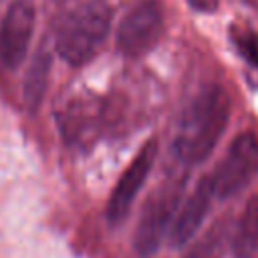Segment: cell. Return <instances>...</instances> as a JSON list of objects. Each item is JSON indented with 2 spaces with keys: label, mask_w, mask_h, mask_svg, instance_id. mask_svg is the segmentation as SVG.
Segmentation results:
<instances>
[{
  "label": "cell",
  "mask_w": 258,
  "mask_h": 258,
  "mask_svg": "<svg viewBox=\"0 0 258 258\" xmlns=\"http://www.w3.org/2000/svg\"><path fill=\"white\" fill-rule=\"evenodd\" d=\"M234 226L228 216L216 220L202 236H198L181 258H224L228 244L232 242Z\"/></svg>",
  "instance_id": "9c48e42d"
},
{
  "label": "cell",
  "mask_w": 258,
  "mask_h": 258,
  "mask_svg": "<svg viewBox=\"0 0 258 258\" xmlns=\"http://www.w3.org/2000/svg\"><path fill=\"white\" fill-rule=\"evenodd\" d=\"M230 38L240 52V56L258 71V32L252 30L248 24H232L230 26Z\"/></svg>",
  "instance_id": "7c38bea8"
},
{
  "label": "cell",
  "mask_w": 258,
  "mask_h": 258,
  "mask_svg": "<svg viewBox=\"0 0 258 258\" xmlns=\"http://www.w3.org/2000/svg\"><path fill=\"white\" fill-rule=\"evenodd\" d=\"M113 10L107 0H87L73 8L58 24L54 48L71 67L87 64L109 36Z\"/></svg>",
  "instance_id": "7a4b0ae2"
},
{
  "label": "cell",
  "mask_w": 258,
  "mask_h": 258,
  "mask_svg": "<svg viewBox=\"0 0 258 258\" xmlns=\"http://www.w3.org/2000/svg\"><path fill=\"white\" fill-rule=\"evenodd\" d=\"M232 250L236 258H252L258 254V194H254L242 210L232 234Z\"/></svg>",
  "instance_id": "30bf717a"
},
{
  "label": "cell",
  "mask_w": 258,
  "mask_h": 258,
  "mask_svg": "<svg viewBox=\"0 0 258 258\" xmlns=\"http://www.w3.org/2000/svg\"><path fill=\"white\" fill-rule=\"evenodd\" d=\"M155 159H157V141L149 139L135 153V157L125 167V171L121 173V177L117 179V183H115V187H113V191L109 196L107 220L111 224H121L127 218L137 194L141 191L145 179L149 177V173L153 169Z\"/></svg>",
  "instance_id": "8992f818"
},
{
  "label": "cell",
  "mask_w": 258,
  "mask_h": 258,
  "mask_svg": "<svg viewBox=\"0 0 258 258\" xmlns=\"http://www.w3.org/2000/svg\"><path fill=\"white\" fill-rule=\"evenodd\" d=\"M214 187H212V179L210 173L204 175L198 185L194 187V191L181 202V206L177 208L171 226H169V244L171 246H183L187 244L200 230L202 222L206 220V214L210 210V204L214 200Z\"/></svg>",
  "instance_id": "ba28073f"
},
{
  "label": "cell",
  "mask_w": 258,
  "mask_h": 258,
  "mask_svg": "<svg viewBox=\"0 0 258 258\" xmlns=\"http://www.w3.org/2000/svg\"><path fill=\"white\" fill-rule=\"evenodd\" d=\"M48 73H50V54H48V50L40 48L34 54V58L24 75V85H22V99L30 111H36L42 103V97H44L46 85H48Z\"/></svg>",
  "instance_id": "8fae6325"
},
{
  "label": "cell",
  "mask_w": 258,
  "mask_h": 258,
  "mask_svg": "<svg viewBox=\"0 0 258 258\" xmlns=\"http://www.w3.org/2000/svg\"><path fill=\"white\" fill-rule=\"evenodd\" d=\"M230 95L220 85H210L196 93L179 117L173 139V151L179 161L196 165L210 157L230 121Z\"/></svg>",
  "instance_id": "6da1fadb"
},
{
  "label": "cell",
  "mask_w": 258,
  "mask_h": 258,
  "mask_svg": "<svg viewBox=\"0 0 258 258\" xmlns=\"http://www.w3.org/2000/svg\"><path fill=\"white\" fill-rule=\"evenodd\" d=\"M36 22L32 0H14L0 22V62L6 69H18L26 56Z\"/></svg>",
  "instance_id": "52a82bcc"
},
{
  "label": "cell",
  "mask_w": 258,
  "mask_h": 258,
  "mask_svg": "<svg viewBox=\"0 0 258 258\" xmlns=\"http://www.w3.org/2000/svg\"><path fill=\"white\" fill-rule=\"evenodd\" d=\"M163 34V8L157 0H139L121 18L115 44L121 54L137 58L147 54Z\"/></svg>",
  "instance_id": "5b68a950"
},
{
  "label": "cell",
  "mask_w": 258,
  "mask_h": 258,
  "mask_svg": "<svg viewBox=\"0 0 258 258\" xmlns=\"http://www.w3.org/2000/svg\"><path fill=\"white\" fill-rule=\"evenodd\" d=\"M181 191L183 177H173L147 198L133 236V246L139 256H151L159 248L161 238L169 232L171 220L179 208Z\"/></svg>",
  "instance_id": "3957f363"
},
{
  "label": "cell",
  "mask_w": 258,
  "mask_h": 258,
  "mask_svg": "<svg viewBox=\"0 0 258 258\" xmlns=\"http://www.w3.org/2000/svg\"><path fill=\"white\" fill-rule=\"evenodd\" d=\"M256 175H258V139L252 131H244L232 139L226 155L210 173L214 196L220 200L234 198L236 194L246 189Z\"/></svg>",
  "instance_id": "277c9868"
}]
</instances>
